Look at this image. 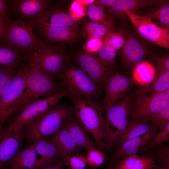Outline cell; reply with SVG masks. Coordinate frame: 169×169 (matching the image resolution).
I'll return each instance as SVG.
<instances>
[{
    "mask_svg": "<svg viewBox=\"0 0 169 169\" xmlns=\"http://www.w3.org/2000/svg\"><path fill=\"white\" fill-rule=\"evenodd\" d=\"M156 73L155 68L153 64L144 60L135 66L132 77L136 83L145 87L153 80Z\"/></svg>",
    "mask_w": 169,
    "mask_h": 169,
    "instance_id": "83f0119b",
    "label": "cell"
},
{
    "mask_svg": "<svg viewBox=\"0 0 169 169\" xmlns=\"http://www.w3.org/2000/svg\"><path fill=\"white\" fill-rule=\"evenodd\" d=\"M129 34L124 30H117L110 33L104 41V44L112 47L117 51L123 48L127 39Z\"/></svg>",
    "mask_w": 169,
    "mask_h": 169,
    "instance_id": "d6a6232c",
    "label": "cell"
},
{
    "mask_svg": "<svg viewBox=\"0 0 169 169\" xmlns=\"http://www.w3.org/2000/svg\"><path fill=\"white\" fill-rule=\"evenodd\" d=\"M13 13L18 18L31 21L42 16L47 10L49 1L46 0L10 1Z\"/></svg>",
    "mask_w": 169,
    "mask_h": 169,
    "instance_id": "2e32d148",
    "label": "cell"
},
{
    "mask_svg": "<svg viewBox=\"0 0 169 169\" xmlns=\"http://www.w3.org/2000/svg\"><path fill=\"white\" fill-rule=\"evenodd\" d=\"M101 5L105 6L110 7L115 2L116 0H97Z\"/></svg>",
    "mask_w": 169,
    "mask_h": 169,
    "instance_id": "7dc6e473",
    "label": "cell"
},
{
    "mask_svg": "<svg viewBox=\"0 0 169 169\" xmlns=\"http://www.w3.org/2000/svg\"><path fill=\"white\" fill-rule=\"evenodd\" d=\"M24 135L22 131L7 127L0 131V169H6L10 161L21 148Z\"/></svg>",
    "mask_w": 169,
    "mask_h": 169,
    "instance_id": "4fadbf2b",
    "label": "cell"
},
{
    "mask_svg": "<svg viewBox=\"0 0 169 169\" xmlns=\"http://www.w3.org/2000/svg\"><path fill=\"white\" fill-rule=\"evenodd\" d=\"M117 51L110 46L104 44L97 53V56L104 62L112 66L115 59Z\"/></svg>",
    "mask_w": 169,
    "mask_h": 169,
    "instance_id": "d590c367",
    "label": "cell"
},
{
    "mask_svg": "<svg viewBox=\"0 0 169 169\" xmlns=\"http://www.w3.org/2000/svg\"><path fill=\"white\" fill-rule=\"evenodd\" d=\"M125 13L142 37L160 46L169 49V29L158 27L146 17L129 11Z\"/></svg>",
    "mask_w": 169,
    "mask_h": 169,
    "instance_id": "7c38bea8",
    "label": "cell"
},
{
    "mask_svg": "<svg viewBox=\"0 0 169 169\" xmlns=\"http://www.w3.org/2000/svg\"><path fill=\"white\" fill-rule=\"evenodd\" d=\"M29 68L26 64L21 66L0 99V131L4 123L12 115L15 106L24 90Z\"/></svg>",
    "mask_w": 169,
    "mask_h": 169,
    "instance_id": "30bf717a",
    "label": "cell"
},
{
    "mask_svg": "<svg viewBox=\"0 0 169 169\" xmlns=\"http://www.w3.org/2000/svg\"><path fill=\"white\" fill-rule=\"evenodd\" d=\"M23 56L5 41H0V70L17 72L23 65Z\"/></svg>",
    "mask_w": 169,
    "mask_h": 169,
    "instance_id": "7402d4cb",
    "label": "cell"
},
{
    "mask_svg": "<svg viewBox=\"0 0 169 169\" xmlns=\"http://www.w3.org/2000/svg\"><path fill=\"white\" fill-rule=\"evenodd\" d=\"M160 0H116L115 3L107 9L108 15L113 20L115 18L123 15L129 11H134L155 5Z\"/></svg>",
    "mask_w": 169,
    "mask_h": 169,
    "instance_id": "603a6c76",
    "label": "cell"
},
{
    "mask_svg": "<svg viewBox=\"0 0 169 169\" xmlns=\"http://www.w3.org/2000/svg\"><path fill=\"white\" fill-rule=\"evenodd\" d=\"M61 158L67 159L81 149L76 144L63 125L59 130L49 136Z\"/></svg>",
    "mask_w": 169,
    "mask_h": 169,
    "instance_id": "44dd1931",
    "label": "cell"
},
{
    "mask_svg": "<svg viewBox=\"0 0 169 169\" xmlns=\"http://www.w3.org/2000/svg\"><path fill=\"white\" fill-rule=\"evenodd\" d=\"M66 169H70L69 167L68 168H67Z\"/></svg>",
    "mask_w": 169,
    "mask_h": 169,
    "instance_id": "681fc988",
    "label": "cell"
},
{
    "mask_svg": "<svg viewBox=\"0 0 169 169\" xmlns=\"http://www.w3.org/2000/svg\"><path fill=\"white\" fill-rule=\"evenodd\" d=\"M82 33L86 40L91 38L104 41L106 37L114 30V23L103 24L92 21L84 22L82 24Z\"/></svg>",
    "mask_w": 169,
    "mask_h": 169,
    "instance_id": "4316f807",
    "label": "cell"
},
{
    "mask_svg": "<svg viewBox=\"0 0 169 169\" xmlns=\"http://www.w3.org/2000/svg\"><path fill=\"white\" fill-rule=\"evenodd\" d=\"M68 95L66 90H61L56 94L30 104L16 115L7 127L11 129L21 131L23 126L38 120L57 105L61 99Z\"/></svg>",
    "mask_w": 169,
    "mask_h": 169,
    "instance_id": "ba28073f",
    "label": "cell"
},
{
    "mask_svg": "<svg viewBox=\"0 0 169 169\" xmlns=\"http://www.w3.org/2000/svg\"><path fill=\"white\" fill-rule=\"evenodd\" d=\"M169 104V90L159 93L139 92L132 99L131 119L150 120Z\"/></svg>",
    "mask_w": 169,
    "mask_h": 169,
    "instance_id": "9c48e42d",
    "label": "cell"
},
{
    "mask_svg": "<svg viewBox=\"0 0 169 169\" xmlns=\"http://www.w3.org/2000/svg\"><path fill=\"white\" fill-rule=\"evenodd\" d=\"M85 157L87 164L90 166L96 167L102 165L105 160V156L96 147H93L86 151Z\"/></svg>",
    "mask_w": 169,
    "mask_h": 169,
    "instance_id": "e575fe53",
    "label": "cell"
},
{
    "mask_svg": "<svg viewBox=\"0 0 169 169\" xmlns=\"http://www.w3.org/2000/svg\"><path fill=\"white\" fill-rule=\"evenodd\" d=\"M84 6L80 1H73L71 4L69 12L77 21L86 14Z\"/></svg>",
    "mask_w": 169,
    "mask_h": 169,
    "instance_id": "ab89813d",
    "label": "cell"
},
{
    "mask_svg": "<svg viewBox=\"0 0 169 169\" xmlns=\"http://www.w3.org/2000/svg\"><path fill=\"white\" fill-rule=\"evenodd\" d=\"M147 12L146 17L158 27L169 29L168 1L160 0Z\"/></svg>",
    "mask_w": 169,
    "mask_h": 169,
    "instance_id": "f1b7e54d",
    "label": "cell"
},
{
    "mask_svg": "<svg viewBox=\"0 0 169 169\" xmlns=\"http://www.w3.org/2000/svg\"><path fill=\"white\" fill-rule=\"evenodd\" d=\"M152 169H169V164H161L157 166H155Z\"/></svg>",
    "mask_w": 169,
    "mask_h": 169,
    "instance_id": "c3c4849f",
    "label": "cell"
},
{
    "mask_svg": "<svg viewBox=\"0 0 169 169\" xmlns=\"http://www.w3.org/2000/svg\"><path fill=\"white\" fill-rule=\"evenodd\" d=\"M59 79L69 96L84 99H97L100 87L93 82L80 68L66 66Z\"/></svg>",
    "mask_w": 169,
    "mask_h": 169,
    "instance_id": "52a82bcc",
    "label": "cell"
},
{
    "mask_svg": "<svg viewBox=\"0 0 169 169\" xmlns=\"http://www.w3.org/2000/svg\"><path fill=\"white\" fill-rule=\"evenodd\" d=\"M131 85L126 76L116 72L110 77L106 84L105 96L102 105L105 109L123 99Z\"/></svg>",
    "mask_w": 169,
    "mask_h": 169,
    "instance_id": "e0dca14e",
    "label": "cell"
},
{
    "mask_svg": "<svg viewBox=\"0 0 169 169\" xmlns=\"http://www.w3.org/2000/svg\"><path fill=\"white\" fill-rule=\"evenodd\" d=\"M60 90L54 79L41 68L37 66L29 67L25 89L15 106L12 115H16L41 97L50 96Z\"/></svg>",
    "mask_w": 169,
    "mask_h": 169,
    "instance_id": "6da1fadb",
    "label": "cell"
},
{
    "mask_svg": "<svg viewBox=\"0 0 169 169\" xmlns=\"http://www.w3.org/2000/svg\"><path fill=\"white\" fill-rule=\"evenodd\" d=\"M67 159L61 158L59 161L55 164L45 167L41 169H64L63 167L64 165H66Z\"/></svg>",
    "mask_w": 169,
    "mask_h": 169,
    "instance_id": "f6af8a7d",
    "label": "cell"
},
{
    "mask_svg": "<svg viewBox=\"0 0 169 169\" xmlns=\"http://www.w3.org/2000/svg\"><path fill=\"white\" fill-rule=\"evenodd\" d=\"M151 125L155 129L161 128L169 122V104L153 116L150 120Z\"/></svg>",
    "mask_w": 169,
    "mask_h": 169,
    "instance_id": "8d00e7d4",
    "label": "cell"
},
{
    "mask_svg": "<svg viewBox=\"0 0 169 169\" xmlns=\"http://www.w3.org/2000/svg\"><path fill=\"white\" fill-rule=\"evenodd\" d=\"M156 155L161 164H169V147L167 146H159Z\"/></svg>",
    "mask_w": 169,
    "mask_h": 169,
    "instance_id": "b9f144b4",
    "label": "cell"
},
{
    "mask_svg": "<svg viewBox=\"0 0 169 169\" xmlns=\"http://www.w3.org/2000/svg\"><path fill=\"white\" fill-rule=\"evenodd\" d=\"M23 59L29 67L38 66L54 79H59L68 58L62 49L46 42L36 50L23 54Z\"/></svg>",
    "mask_w": 169,
    "mask_h": 169,
    "instance_id": "8992f818",
    "label": "cell"
},
{
    "mask_svg": "<svg viewBox=\"0 0 169 169\" xmlns=\"http://www.w3.org/2000/svg\"><path fill=\"white\" fill-rule=\"evenodd\" d=\"M66 165L70 169H85L87 165L85 157L80 154L75 153L67 158Z\"/></svg>",
    "mask_w": 169,
    "mask_h": 169,
    "instance_id": "f35d334b",
    "label": "cell"
},
{
    "mask_svg": "<svg viewBox=\"0 0 169 169\" xmlns=\"http://www.w3.org/2000/svg\"><path fill=\"white\" fill-rule=\"evenodd\" d=\"M169 90V71L159 69L153 80L141 91L147 93H159Z\"/></svg>",
    "mask_w": 169,
    "mask_h": 169,
    "instance_id": "4dcf8cb0",
    "label": "cell"
},
{
    "mask_svg": "<svg viewBox=\"0 0 169 169\" xmlns=\"http://www.w3.org/2000/svg\"><path fill=\"white\" fill-rule=\"evenodd\" d=\"M131 95L125 96L121 100L106 107V116L102 129L104 141L108 148L117 143L129 121L131 111Z\"/></svg>",
    "mask_w": 169,
    "mask_h": 169,
    "instance_id": "277c9868",
    "label": "cell"
},
{
    "mask_svg": "<svg viewBox=\"0 0 169 169\" xmlns=\"http://www.w3.org/2000/svg\"><path fill=\"white\" fill-rule=\"evenodd\" d=\"M34 29L31 21L8 18L6 20L3 41L23 54L34 51L46 43L38 36Z\"/></svg>",
    "mask_w": 169,
    "mask_h": 169,
    "instance_id": "5b68a950",
    "label": "cell"
},
{
    "mask_svg": "<svg viewBox=\"0 0 169 169\" xmlns=\"http://www.w3.org/2000/svg\"><path fill=\"white\" fill-rule=\"evenodd\" d=\"M169 140V122L163 127L159 128L157 135L143 148L147 150L157 146L162 145Z\"/></svg>",
    "mask_w": 169,
    "mask_h": 169,
    "instance_id": "836d02e7",
    "label": "cell"
},
{
    "mask_svg": "<svg viewBox=\"0 0 169 169\" xmlns=\"http://www.w3.org/2000/svg\"><path fill=\"white\" fill-rule=\"evenodd\" d=\"M86 13L92 21L103 24L114 23L113 20L110 18L105 13L104 7L97 0H95L87 5Z\"/></svg>",
    "mask_w": 169,
    "mask_h": 169,
    "instance_id": "1f68e13d",
    "label": "cell"
},
{
    "mask_svg": "<svg viewBox=\"0 0 169 169\" xmlns=\"http://www.w3.org/2000/svg\"><path fill=\"white\" fill-rule=\"evenodd\" d=\"M9 1L0 0V16L4 18L6 20L9 18Z\"/></svg>",
    "mask_w": 169,
    "mask_h": 169,
    "instance_id": "ee69618b",
    "label": "cell"
},
{
    "mask_svg": "<svg viewBox=\"0 0 169 169\" xmlns=\"http://www.w3.org/2000/svg\"><path fill=\"white\" fill-rule=\"evenodd\" d=\"M17 72L0 70V99L7 90Z\"/></svg>",
    "mask_w": 169,
    "mask_h": 169,
    "instance_id": "74e56055",
    "label": "cell"
},
{
    "mask_svg": "<svg viewBox=\"0 0 169 169\" xmlns=\"http://www.w3.org/2000/svg\"><path fill=\"white\" fill-rule=\"evenodd\" d=\"M119 54L123 64L131 66H135L144 61L147 52L137 39L129 34L126 42Z\"/></svg>",
    "mask_w": 169,
    "mask_h": 169,
    "instance_id": "ffe728a7",
    "label": "cell"
},
{
    "mask_svg": "<svg viewBox=\"0 0 169 169\" xmlns=\"http://www.w3.org/2000/svg\"><path fill=\"white\" fill-rule=\"evenodd\" d=\"M155 65L159 69L169 71V57L168 56L158 57L153 59Z\"/></svg>",
    "mask_w": 169,
    "mask_h": 169,
    "instance_id": "7bdbcfd3",
    "label": "cell"
},
{
    "mask_svg": "<svg viewBox=\"0 0 169 169\" xmlns=\"http://www.w3.org/2000/svg\"><path fill=\"white\" fill-rule=\"evenodd\" d=\"M6 23V19L0 16V41L4 39Z\"/></svg>",
    "mask_w": 169,
    "mask_h": 169,
    "instance_id": "bcb514c9",
    "label": "cell"
},
{
    "mask_svg": "<svg viewBox=\"0 0 169 169\" xmlns=\"http://www.w3.org/2000/svg\"><path fill=\"white\" fill-rule=\"evenodd\" d=\"M152 127L147 120L141 119H131L117 143L120 146L124 141L142 135Z\"/></svg>",
    "mask_w": 169,
    "mask_h": 169,
    "instance_id": "f546056e",
    "label": "cell"
},
{
    "mask_svg": "<svg viewBox=\"0 0 169 169\" xmlns=\"http://www.w3.org/2000/svg\"><path fill=\"white\" fill-rule=\"evenodd\" d=\"M38 138L28 147L19 151L9 162L6 169H38L35 151Z\"/></svg>",
    "mask_w": 169,
    "mask_h": 169,
    "instance_id": "cb8c5ba5",
    "label": "cell"
},
{
    "mask_svg": "<svg viewBox=\"0 0 169 169\" xmlns=\"http://www.w3.org/2000/svg\"><path fill=\"white\" fill-rule=\"evenodd\" d=\"M103 44L104 41L101 39L91 38L87 40L84 48L86 52L94 54L97 53Z\"/></svg>",
    "mask_w": 169,
    "mask_h": 169,
    "instance_id": "60d3db41",
    "label": "cell"
},
{
    "mask_svg": "<svg viewBox=\"0 0 169 169\" xmlns=\"http://www.w3.org/2000/svg\"><path fill=\"white\" fill-rule=\"evenodd\" d=\"M155 130L152 128L146 134L127 140L119 146L118 148L111 155L110 158L109 162L110 167L123 157L136 154L141 149H143L154 137Z\"/></svg>",
    "mask_w": 169,
    "mask_h": 169,
    "instance_id": "ac0fdd59",
    "label": "cell"
},
{
    "mask_svg": "<svg viewBox=\"0 0 169 169\" xmlns=\"http://www.w3.org/2000/svg\"><path fill=\"white\" fill-rule=\"evenodd\" d=\"M156 157L136 154L125 156L108 169H152L155 166Z\"/></svg>",
    "mask_w": 169,
    "mask_h": 169,
    "instance_id": "484cf974",
    "label": "cell"
},
{
    "mask_svg": "<svg viewBox=\"0 0 169 169\" xmlns=\"http://www.w3.org/2000/svg\"><path fill=\"white\" fill-rule=\"evenodd\" d=\"M35 151L38 169L54 165L60 158L56 147L47 136L38 138Z\"/></svg>",
    "mask_w": 169,
    "mask_h": 169,
    "instance_id": "d6986e66",
    "label": "cell"
},
{
    "mask_svg": "<svg viewBox=\"0 0 169 169\" xmlns=\"http://www.w3.org/2000/svg\"><path fill=\"white\" fill-rule=\"evenodd\" d=\"M74 57L80 68L93 82L100 87L106 85L114 74L112 66L104 62L94 54L80 51L75 54Z\"/></svg>",
    "mask_w": 169,
    "mask_h": 169,
    "instance_id": "8fae6325",
    "label": "cell"
},
{
    "mask_svg": "<svg viewBox=\"0 0 169 169\" xmlns=\"http://www.w3.org/2000/svg\"><path fill=\"white\" fill-rule=\"evenodd\" d=\"M74 104L75 117L79 123L93 137L100 150L108 147L104 141L102 129L105 118L101 105L91 99H84L69 96Z\"/></svg>",
    "mask_w": 169,
    "mask_h": 169,
    "instance_id": "7a4b0ae2",
    "label": "cell"
},
{
    "mask_svg": "<svg viewBox=\"0 0 169 169\" xmlns=\"http://www.w3.org/2000/svg\"><path fill=\"white\" fill-rule=\"evenodd\" d=\"M63 125L80 148L86 151L92 147H96L87 135L86 131L75 117L71 116L65 121Z\"/></svg>",
    "mask_w": 169,
    "mask_h": 169,
    "instance_id": "d4e9b609",
    "label": "cell"
},
{
    "mask_svg": "<svg viewBox=\"0 0 169 169\" xmlns=\"http://www.w3.org/2000/svg\"><path fill=\"white\" fill-rule=\"evenodd\" d=\"M74 113L73 106L57 105L37 120L23 126L21 131L26 139V146L37 138L55 132Z\"/></svg>",
    "mask_w": 169,
    "mask_h": 169,
    "instance_id": "3957f363",
    "label": "cell"
},
{
    "mask_svg": "<svg viewBox=\"0 0 169 169\" xmlns=\"http://www.w3.org/2000/svg\"><path fill=\"white\" fill-rule=\"evenodd\" d=\"M35 29L38 37L44 39L43 40L50 44L72 43L76 41L79 36L77 23L70 26L59 28L35 27Z\"/></svg>",
    "mask_w": 169,
    "mask_h": 169,
    "instance_id": "9a60e30c",
    "label": "cell"
},
{
    "mask_svg": "<svg viewBox=\"0 0 169 169\" xmlns=\"http://www.w3.org/2000/svg\"><path fill=\"white\" fill-rule=\"evenodd\" d=\"M77 21L69 11L60 6L48 9L41 17L31 21L35 27L59 28L70 26Z\"/></svg>",
    "mask_w": 169,
    "mask_h": 169,
    "instance_id": "5bb4252c",
    "label": "cell"
}]
</instances>
